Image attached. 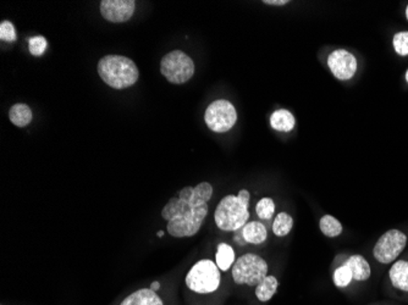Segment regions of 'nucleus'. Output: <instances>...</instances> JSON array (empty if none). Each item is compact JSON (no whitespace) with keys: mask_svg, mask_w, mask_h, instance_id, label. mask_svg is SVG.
<instances>
[{"mask_svg":"<svg viewBox=\"0 0 408 305\" xmlns=\"http://www.w3.org/2000/svg\"><path fill=\"white\" fill-rule=\"evenodd\" d=\"M157 236L158 237H163V236H164V231H158Z\"/></svg>","mask_w":408,"mask_h":305,"instance_id":"28","label":"nucleus"},{"mask_svg":"<svg viewBox=\"0 0 408 305\" xmlns=\"http://www.w3.org/2000/svg\"><path fill=\"white\" fill-rule=\"evenodd\" d=\"M135 0H103L100 1V14L109 23L129 21L135 14Z\"/></svg>","mask_w":408,"mask_h":305,"instance_id":"10","label":"nucleus"},{"mask_svg":"<svg viewBox=\"0 0 408 305\" xmlns=\"http://www.w3.org/2000/svg\"><path fill=\"white\" fill-rule=\"evenodd\" d=\"M32 110L28 104L18 103L13 105L9 110L10 121L18 127H26L32 121Z\"/></svg>","mask_w":408,"mask_h":305,"instance_id":"16","label":"nucleus"},{"mask_svg":"<svg viewBox=\"0 0 408 305\" xmlns=\"http://www.w3.org/2000/svg\"><path fill=\"white\" fill-rule=\"evenodd\" d=\"M407 244V236L400 229H390L383 234L374 246L373 254L381 264H390L399 258Z\"/></svg>","mask_w":408,"mask_h":305,"instance_id":"8","label":"nucleus"},{"mask_svg":"<svg viewBox=\"0 0 408 305\" xmlns=\"http://www.w3.org/2000/svg\"><path fill=\"white\" fill-rule=\"evenodd\" d=\"M159 288H161V283L158 282V281L151 285V289H152V291L157 292Z\"/></svg>","mask_w":408,"mask_h":305,"instance_id":"27","label":"nucleus"},{"mask_svg":"<svg viewBox=\"0 0 408 305\" xmlns=\"http://www.w3.org/2000/svg\"><path fill=\"white\" fill-rule=\"evenodd\" d=\"M293 227V219L287 213H280L274 219L273 232L278 237H285L291 232Z\"/></svg>","mask_w":408,"mask_h":305,"instance_id":"20","label":"nucleus"},{"mask_svg":"<svg viewBox=\"0 0 408 305\" xmlns=\"http://www.w3.org/2000/svg\"><path fill=\"white\" fill-rule=\"evenodd\" d=\"M250 199L251 194L247 189H241L238 196H226L223 198L214 213L216 226L225 232L243 229L250 219Z\"/></svg>","mask_w":408,"mask_h":305,"instance_id":"2","label":"nucleus"},{"mask_svg":"<svg viewBox=\"0 0 408 305\" xmlns=\"http://www.w3.org/2000/svg\"><path fill=\"white\" fill-rule=\"evenodd\" d=\"M0 40L1 41L16 42L18 40V35H16V30H15L14 25L10 21H3L0 23Z\"/></svg>","mask_w":408,"mask_h":305,"instance_id":"25","label":"nucleus"},{"mask_svg":"<svg viewBox=\"0 0 408 305\" xmlns=\"http://www.w3.org/2000/svg\"><path fill=\"white\" fill-rule=\"evenodd\" d=\"M161 72L173 85H184L194 75V63L184 52L174 50L164 55L161 63Z\"/></svg>","mask_w":408,"mask_h":305,"instance_id":"6","label":"nucleus"},{"mask_svg":"<svg viewBox=\"0 0 408 305\" xmlns=\"http://www.w3.org/2000/svg\"><path fill=\"white\" fill-rule=\"evenodd\" d=\"M406 81L408 82V70L407 72H406Z\"/></svg>","mask_w":408,"mask_h":305,"instance_id":"30","label":"nucleus"},{"mask_svg":"<svg viewBox=\"0 0 408 305\" xmlns=\"http://www.w3.org/2000/svg\"><path fill=\"white\" fill-rule=\"evenodd\" d=\"M48 48V42L43 36L28 38V49L33 56H42Z\"/></svg>","mask_w":408,"mask_h":305,"instance_id":"23","label":"nucleus"},{"mask_svg":"<svg viewBox=\"0 0 408 305\" xmlns=\"http://www.w3.org/2000/svg\"><path fill=\"white\" fill-rule=\"evenodd\" d=\"M395 52L401 56H407L408 55V32H399L394 36L392 40Z\"/></svg>","mask_w":408,"mask_h":305,"instance_id":"24","label":"nucleus"},{"mask_svg":"<svg viewBox=\"0 0 408 305\" xmlns=\"http://www.w3.org/2000/svg\"><path fill=\"white\" fill-rule=\"evenodd\" d=\"M120 305H164V303L157 292L152 291L151 288H142L126 297Z\"/></svg>","mask_w":408,"mask_h":305,"instance_id":"11","label":"nucleus"},{"mask_svg":"<svg viewBox=\"0 0 408 305\" xmlns=\"http://www.w3.org/2000/svg\"><path fill=\"white\" fill-rule=\"evenodd\" d=\"M98 73L102 81L115 90H125L139 80L136 64L122 55H105L98 63Z\"/></svg>","mask_w":408,"mask_h":305,"instance_id":"3","label":"nucleus"},{"mask_svg":"<svg viewBox=\"0 0 408 305\" xmlns=\"http://www.w3.org/2000/svg\"><path fill=\"white\" fill-rule=\"evenodd\" d=\"M296 124L295 116L292 115L291 112L285 110V109H280L272 114L270 116V126L272 128L279 132H290L293 130Z\"/></svg>","mask_w":408,"mask_h":305,"instance_id":"14","label":"nucleus"},{"mask_svg":"<svg viewBox=\"0 0 408 305\" xmlns=\"http://www.w3.org/2000/svg\"><path fill=\"white\" fill-rule=\"evenodd\" d=\"M236 261L235 251L226 243H220L216 254V264L221 271H228Z\"/></svg>","mask_w":408,"mask_h":305,"instance_id":"17","label":"nucleus"},{"mask_svg":"<svg viewBox=\"0 0 408 305\" xmlns=\"http://www.w3.org/2000/svg\"><path fill=\"white\" fill-rule=\"evenodd\" d=\"M220 269L209 259H203L193 265L185 278L186 286L198 294H209L219 288Z\"/></svg>","mask_w":408,"mask_h":305,"instance_id":"4","label":"nucleus"},{"mask_svg":"<svg viewBox=\"0 0 408 305\" xmlns=\"http://www.w3.org/2000/svg\"><path fill=\"white\" fill-rule=\"evenodd\" d=\"M267 5H276V6H283L288 4V0H264L263 1Z\"/></svg>","mask_w":408,"mask_h":305,"instance_id":"26","label":"nucleus"},{"mask_svg":"<svg viewBox=\"0 0 408 305\" xmlns=\"http://www.w3.org/2000/svg\"><path fill=\"white\" fill-rule=\"evenodd\" d=\"M243 237L247 243H252V244H262L267 241L268 237V232L265 229L264 225L258 221H252V222H247L243 227Z\"/></svg>","mask_w":408,"mask_h":305,"instance_id":"13","label":"nucleus"},{"mask_svg":"<svg viewBox=\"0 0 408 305\" xmlns=\"http://www.w3.org/2000/svg\"><path fill=\"white\" fill-rule=\"evenodd\" d=\"M204 121L213 132L225 133L231 130L238 121V112L229 100L218 99L206 108Z\"/></svg>","mask_w":408,"mask_h":305,"instance_id":"7","label":"nucleus"},{"mask_svg":"<svg viewBox=\"0 0 408 305\" xmlns=\"http://www.w3.org/2000/svg\"><path fill=\"white\" fill-rule=\"evenodd\" d=\"M346 266L351 270L354 280L356 281H367L371 277L372 270L366 259L362 256H352L346 261Z\"/></svg>","mask_w":408,"mask_h":305,"instance_id":"12","label":"nucleus"},{"mask_svg":"<svg viewBox=\"0 0 408 305\" xmlns=\"http://www.w3.org/2000/svg\"><path fill=\"white\" fill-rule=\"evenodd\" d=\"M319 229L324 236L329 238L339 237L342 234V225L337 217L332 215H324L319 221Z\"/></svg>","mask_w":408,"mask_h":305,"instance_id":"19","label":"nucleus"},{"mask_svg":"<svg viewBox=\"0 0 408 305\" xmlns=\"http://www.w3.org/2000/svg\"><path fill=\"white\" fill-rule=\"evenodd\" d=\"M352 280H354L352 273L346 265L337 268L334 273V283L337 288L347 287L352 282Z\"/></svg>","mask_w":408,"mask_h":305,"instance_id":"22","label":"nucleus"},{"mask_svg":"<svg viewBox=\"0 0 408 305\" xmlns=\"http://www.w3.org/2000/svg\"><path fill=\"white\" fill-rule=\"evenodd\" d=\"M279 282L276 277L267 276L256 287V296L260 301H268L278 291Z\"/></svg>","mask_w":408,"mask_h":305,"instance_id":"18","label":"nucleus"},{"mask_svg":"<svg viewBox=\"0 0 408 305\" xmlns=\"http://www.w3.org/2000/svg\"><path fill=\"white\" fill-rule=\"evenodd\" d=\"M327 66L337 80L347 81L351 80L357 71V59L347 50H335L327 58Z\"/></svg>","mask_w":408,"mask_h":305,"instance_id":"9","label":"nucleus"},{"mask_svg":"<svg viewBox=\"0 0 408 305\" xmlns=\"http://www.w3.org/2000/svg\"><path fill=\"white\" fill-rule=\"evenodd\" d=\"M406 18H407V20H408V5H407V8H406Z\"/></svg>","mask_w":408,"mask_h":305,"instance_id":"29","label":"nucleus"},{"mask_svg":"<svg viewBox=\"0 0 408 305\" xmlns=\"http://www.w3.org/2000/svg\"><path fill=\"white\" fill-rule=\"evenodd\" d=\"M389 276L395 288L408 292V261H396L390 269Z\"/></svg>","mask_w":408,"mask_h":305,"instance_id":"15","label":"nucleus"},{"mask_svg":"<svg viewBox=\"0 0 408 305\" xmlns=\"http://www.w3.org/2000/svg\"><path fill=\"white\" fill-rule=\"evenodd\" d=\"M213 186L201 182L196 187H185L177 197L170 198L163 208L162 216L168 221V232L175 238L192 237L198 234L208 215V202Z\"/></svg>","mask_w":408,"mask_h":305,"instance_id":"1","label":"nucleus"},{"mask_svg":"<svg viewBox=\"0 0 408 305\" xmlns=\"http://www.w3.org/2000/svg\"><path fill=\"white\" fill-rule=\"evenodd\" d=\"M257 215L262 220H270L275 213V203L272 198H262L256 205Z\"/></svg>","mask_w":408,"mask_h":305,"instance_id":"21","label":"nucleus"},{"mask_svg":"<svg viewBox=\"0 0 408 305\" xmlns=\"http://www.w3.org/2000/svg\"><path fill=\"white\" fill-rule=\"evenodd\" d=\"M268 276L267 261L256 254H245L235 261L233 266V280L238 285L257 287Z\"/></svg>","mask_w":408,"mask_h":305,"instance_id":"5","label":"nucleus"}]
</instances>
